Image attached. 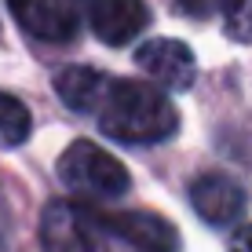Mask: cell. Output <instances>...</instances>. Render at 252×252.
Listing matches in <instances>:
<instances>
[{"label":"cell","instance_id":"obj_1","mask_svg":"<svg viewBox=\"0 0 252 252\" xmlns=\"http://www.w3.org/2000/svg\"><path fill=\"white\" fill-rule=\"evenodd\" d=\"M95 117H99L102 132L125 146L164 143L179 128V114L172 99L143 81H114Z\"/></svg>","mask_w":252,"mask_h":252},{"label":"cell","instance_id":"obj_2","mask_svg":"<svg viewBox=\"0 0 252 252\" xmlns=\"http://www.w3.org/2000/svg\"><path fill=\"white\" fill-rule=\"evenodd\" d=\"M59 179L81 201H114V197H125L132 187V176L125 164L88 139L69 143V150L59 158Z\"/></svg>","mask_w":252,"mask_h":252},{"label":"cell","instance_id":"obj_3","mask_svg":"<svg viewBox=\"0 0 252 252\" xmlns=\"http://www.w3.org/2000/svg\"><path fill=\"white\" fill-rule=\"evenodd\" d=\"M40 249L44 252H110L99 212L77 201H51L40 212Z\"/></svg>","mask_w":252,"mask_h":252},{"label":"cell","instance_id":"obj_4","mask_svg":"<svg viewBox=\"0 0 252 252\" xmlns=\"http://www.w3.org/2000/svg\"><path fill=\"white\" fill-rule=\"evenodd\" d=\"M15 22L30 37L48 44H66L84 22V0H7Z\"/></svg>","mask_w":252,"mask_h":252},{"label":"cell","instance_id":"obj_5","mask_svg":"<svg viewBox=\"0 0 252 252\" xmlns=\"http://www.w3.org/2000/svg\"><path fill=\"white\" fill-rule=\"evenodd\" d=\"M135 63L150 81H158L161 88L168 92H187L197 77V63L194 51H190L183 40H168V37H154L143 40L135 48Z\"/></svg>","mask_w":252,"mask_h":252},{"label":"cell","instance_id":"obj_6","mask_svg":"<svg viewBox=\"0 0 252 252\" xmlns=\"http://www.w3.org/2000/svg\"><path fill=\"white\" fill-rule=\"evenodd\" d=\"M99 220L135 252H179V230L158 212H99Z\"/></svg>","mask_w":252,"mask_h":252},{"label":"cell","instance_id":"obj_7","mask_svg":"<svg viewBox=\"0 0 252 252\" xmlns=\"http://www.w3.org/2000/svg\"><path fill=\"white\" fill-rule=\"evenodd\" d=\"M150 22L143 0H92L88 4V26L92 33L110 48L132 44Z\"/></svg>","mask_w":252,"mask_h":252},{"label":"cell","instance_id":"obj_8","mask_svg":"<svg viewBox=\"0 0 252 252\" xmlns=\"http://www.w3.org/2000/svg\"><path fill=\"white\" fill-rule=\"evenodd\" d=\"M190 205L212 227H227L234 223L241 212H245V190L234 183L230 176H220V172H208V176H197L190 183Z\"/></svg>","mask_w":252,"mask_h":252},{"label":"cell","instance_id":"obj_9","mask_svg":"<svg viewBox=\"0 0 252 252\" xmlns=\"http://www.w3.org/2000/svg\"><path fill=\"white\" fill-rule=\"evenodd\" d=\"M110 84H114V77H106L102 69L69 66V69L59 73L55 92H59V99H63L69 110H77V114H99V106H102V99H106Z\"/></svg>","mask_w":252,"mask_h":252},{"label":"cell","instance_id":"obj_10","mask_svg":"<svg viewBox=\"0 0 252 252\" xmlns=\"http://www.w3.org/2000/svg\"><path fill=\"white\" fill-rule=\"evenodd\" d=\"M30 132H33V117L26 110V102L7 95V92H0V146L4 150L22 146L30 139Z\"/></svg>","mask_w":252,"mask_h":252},{"label":"cell","instance_id":"obj_11","mask_svg":"<svg viewBox=\"0 0 252 252\" xmlns=\"http://www.w3.org/2000/svg\"><path fill=\"white\" fill-rule=\"evenodd\" d=\"M223 26L227 37L238 44H252V0H230L223 11Z\"/></svg>","mask_w":252,"mask_h":252},{"label":"cell","instance_id":"obj_12","mask_svg":"<svg viewBox=\"0 0 252 252\" xmlns=\"http://www.w3.org/2000/svg\"><path fill=\"white\" fill-rule=\"evenodd\" d=\"M227 4L230 0H176V7L190 19H208L216 11H227Z\"/></svg>","mask_w":252,"mask_h":252},{"label":"cell","instance_id":"obj_13","mask_svg":"<svg viewBox=\"0 0 252 252\" xmlns=\"http://www.w3.org/2000/svg\"><path fill=\"white\" fill-rule=\"evenodd\" d=\"M230 252H252V223H249V227H241L230 238Z\"/></svg>","mask_w":252,"mask_h":252}]
</instances>
